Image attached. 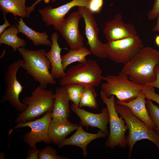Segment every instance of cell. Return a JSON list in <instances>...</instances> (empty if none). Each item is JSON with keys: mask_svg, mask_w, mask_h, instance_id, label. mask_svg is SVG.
I'll return each mask as SVG.
<instances>
[{"mask_svg": "<svg viewBox=\"0 0 159 159\" xmlns=\"http://www.w3.org/2000/svg\"><path fill=\"white\" fill-rule=\"evenodd\" d=\"M78 126L68 119L58 121L51 120L48 130L50 143L58 145L69 134L76 130Z\"/></svg>", "mask_w": 159, "mask_h": 159, "instance_id": "cell-18", "label": "cell"}, {"mask_svg": "<svg viewBox=\"0 0 159 159\" xmlns=\"http://www.w3.org/2000/svg\"><path fill=\"white\" fill-rule=\"evenodd\" d=\"M145 95L143 91L134 99L127 102H125L118 100L117 103L127 107L132 113L136 117L151 128L155 129V125L151 119L146 105Z\"/></svg>", "mask_w": 159, "mask_h": 159, "instance_id": "cell-20", "label": "cell"}, {"mask_svg": "<svg viewBox=\"0 0 159 159\" xmlns=\"http://www.w3.org/2000/svg\"><path fill=\"white\" fill-rule=\"evenodd\" d=\"M157 21L155 26L152 29L153 32H159V15L156 17Z\"/></svg>", "mask_w": 159, "mask_h": 159, "instance_id": "cell-36", "label": "cell"}, {"mask_svg": "<svg viewBox=\"0 0 159 159\" xmlns=\"http://www.w3.org/2000/svg\"><path fill=\"white\" fill-rule=\"evenodd\" d=\"M65 157L58 155L56 150L53 147L48 146L40 150L39 159H65Z\"/></svg>", "mask_w": 159, "mask_h": 159, "instance_id": "cell-28", "label": "cell"}, {"mask_svg": "<svg viewBox=\"0 0 159 159\" xmlns=\"http://www.w3.org/2000/svg\"><path fill=\"white\" fill-rule=\"evenodd\" d=\"M65 89L70 100L78 106L84 87L77 83H70L63 86Z\"/></svg>", "mask_w": 159, "mask_h": 159, "instance_id": "cell-26", "label": "cell"}, {"mask_svg": "<svg viewBox=\"0 0 159 159\" xmlns=\"http://www.w3.org/2000/svg\"><path fill=\"white\" fill-rule=\"evenodd\" d=\"M154 71L156 76L155 80L153 82L148 83L145 85L159 89V63L155 66Z\"/></svg>", "mask_w": 159, "mask_h": 159, "instance_id": "cell-33", "label": "cell"}, {"mask_svg": "<svg viewBox=\"0 0 159 159\" xmlns=\"http://www.w3.org/2000/svg\"><path fill=\"white\" fill-rule=\"evenodd\" d=\"M115 106L117 112L124 119L128 128L129 134L126 138L129 148V158L135 143L143 139H147L154 143L159 151V133L135 116L127 107L118 104L116 102Z\"/></svg>", "mask_w": 159, "mask_h": 159, "instance_id": "cell-3", "label": "cell"}, {"mask_svg": "<svg viewBox=\"0 0 159 159\" xmlns=\"http://www.w3.org/2000/svg\"><path fill=\"white\" fill-rule=\"evenodd\" d=\"M54 97L55 94L52 91L43 88L39 85L30 96L23 98L22 102L27 107L17 117L15 122L33 120L48 112H52Z\"/></svg>", "mask_w": 159, "mask_h": 159, "instance_id": "cell-4", "label": "cell"}, {"mask_svg": "<svg viewBox=\"0 0 159 159\" xmlns=\"http://www.w3.org/2000/svg\"><path fill=\"white\" fill-rule=\"evenodd\" d=\"M19 33L16 25H11L0 35V44H4L11 47L15 52L20 48L25 47L26 42L18 36Z\"/></svg>", "mask_w": 159, "mask_h": 159, "instance_id": "cell-23", "label": "cell"}, {"mask_svg": "<svg viewBox=\"0 0 159 159\" xmlns=\"http://www.w3.org/2000/svg\"><path fill=\"white\" fill-rule=\"evenodd\" d=\"M17 20L18 23H16L15 25L19 32L25 35L32 42L34 45H51L52 42L49 39L48 36L46 32H40L34 30L25 24L21 17L19 20Z\"/></svg>", "mask_w": 159, "mask_h": 159, "instance_id": "cell-21", "label": "cell"}, {"mask_svg": "<svg viewBox=\"0 0 159 159\" xmlns=\"http://www.w3.org/2000/svg\"><path fill=\"white\" fill-rule=\"evenodd\" d=\"M40 150L37 148L36 146L31 147L29 149L26 159H39Z\"/></svg>", "mask_w": 159, "mask_h": 159, "instance_id": "cell-32", "label": "cell"}, {"mask_svg": "<svg viewBox=\"0 0 159 159\" xmlns=\"http://www.w3.org/2000/svg\"><path fill=\"white\" fill-rule=\"evenodd\" d=\"M159 15V0H155L152 9L148 13L147 17L150 20L155 19Z\"/></svg>", "mask_w": 159, "mask_h": 159, "instance_id": "cell-31", "label": "cell"}, {"mask_svg": "<svg viewBox=\"0 0 159 159\" xmlns=\"http://www.w3.org/2000/svg\"><path fill=\"white\" fill-rule=\"evenodd\" d=\"M106 52L111 61L118 64H126L131 60L144 47L137 35L105 44Z\"/></svg>", "mask_w": 159, "mask_h": 159, "instance_id": "cell-8", "label": "cell"}, {"mask_svg": "<svg viewBox=\"0 0 159 159\" xmlns=\"http://www.w3.org/2000/svg\"><path fill=\"white\" fill-rule=\"evenodd\" d=\"M107 42L120 39L137 35L134 25L125 24L122 20L120 14L116 15L114 19L107 22L103 29Z\"/></svg>", "mask_w": 159, "mask_h": 159, "instance_id": "cell-15", "label": "cell"}, {"mask_svg": "<svg viewBox=\"0 0 159 159\" xmlns=\"http://www.w3.org/2000/svg\"><path fill=\"white\" fill-rule=\"evenodd\" d=\"M82 127L80 124L72 136L65 139L58 145L59 148L69 145L77 146L82 149L83 156L86 157L87 155V147L90 143L96 139L105 138L107 136L100 130L96 133L87 132L83 130Z\"/></svg>", "mask_w": 159, "mask_h": 159, "instance_id": "cell-16", "label": "cell"}, {"mask_svg": "<svg viewBox=\"0 0 159 159\" xmlns=\"http://www.w3.org/2000/svg\"><path fill=\"white\" fill-rule=\"evenodd\" d=\"M143 92L146 98L155 101L159 105V94H157L155 92L154 87L144 85L143 87Z\"/></svg>", "mask_w": 159, "mask_h": 159, "instance_id": "cell-29", "label": "cell"}, {"mask_svg": "<svg viewBox=\"0 0 159 159\" xmlns=\"http://www.w3.org/2000/svg\"><path fill=\"white\" fill-rule=\"evenodd\" d=\"M23 62V59H19L8 66L4 78L5 89L1 100V103L8 102L20 112L24 111L27 107L19 99L23 87L17 77L18 71Z\"/></svg>", "mask_w": 159, "mask_h": 159, "instance_id": "cell-9", "label": "cell"}, {"mask_svg": "<svg viewBox=\"0 0 159 159\" xmlns=\"http://www.w3.org/2000/svg\"><path fill=\"white\" fill-rule=\"evenodd\" d=\"M43 0H37L33 4H32L30 6L26 7V9L27 14L30 17V14L33 11L35 10V7L40 2H41ZM49 1V0H46ZM56 0H51L52 2H54L56 1ZM71 1L72 0H70Z\"/></svg>", "mask_w": 159, "mask_h": 159, "instance_id": "cell-34", "label": "cell"}, {"mask_svg": "<svg viewBox=\"0 0 159 159\" xmlns=\"http://www.w3.org/2000/svg\"><path fill=\"white\" fill-rule=\"evenodd\" d=\"M52 120L54 121L68 119L70 111V100L67 92L64 86L57 88L55 90Z\"/></svg>", "mask_w": 159, "mask_h": 159, "instance_id": "cell-19", "label": "cell"}, {"mask_svg": "<svg viewBox=\"0 0 159 159\" xmlns=\"http://www.w3.org/2000/svg\"><path fill=\"white\" fill-rule=\"evenodd\" d=\"M94 87H84L78 107L95 109L98 107L96 100L97 94Z\"/></svg>", "mask_w": 159, "mask_h": 159, "instance_id": "cell-25", "label": "cell"}, {"mask_svg": "<svg viewBox=\"0 0 159 159\" xmlns=\"http://www.w3.org/2000/svg\"><path fill=\"white\" fill-rule=\"evenodd\" d=\"M91 0H72L56 8L47 6L38 10L43 21L47 26L52 25L56 30L65 19L64 16L71 9L75 6L88 8Z\"/></svg>", "mask_w": 159, "mask_h": 159, "instance_id": "cell-13", "label": "cell"}, {"mask_svg": "<svg viewBox=\"0 0 159 159\" xmlns=\"http://www.w3.org/2000/svg\"><path fill=\"white\" fill-rule=\"evenodd\" d=\"M106 82L101 86V91L108 97L111 95L118 100L125 102L136 98L143 91V85L130 80L128 76L122 71L117 75H110L104 77Z\"/></svg>", "mask_w": 159, "mask_h": 159, "instance_id": "cell-6", "label": "cell"}, {"mask_svg": "<svg viewBox=\"0 0 159 159\" xmlns=\"http://www.w3.org/2000/svg\"><path fill=\"white\" fill-rule=\"evenodd\" d=\"M100 96L103 103L106 106L109 116L110 132L105 145L111 149L117 146L125 148L127 145L125 134L128 128L124 119L119 116L116 111L115 106V96L111 95L108 97L101 90Z\"/></svg>", "mask_w": 159, "mask_h": 159, "instance_id": "cell-7", "label": "cell"}, {"mask_svg": "<svg viewBox=\"0 0 159 159\" xmlns=\"http://www.w3.org/2000/svg\"><path fill=\"white\" fill-rule=\"evenodd\" d=\"M71 109L79 117L80 120V124L82 126L97 128L107 136L108 135L107 125L109 122V116L107 107L103 108L101 112L99 114L88 112L73 104L71 107Z\"/></svg>", "mask_w": 159, "mask_h": 159, "instance_id": "cell-14", "label": "cell"}, {"mask_svg": "<svg viewBox=\"0 0 159 159\" xmlns=\"http://www.w3.org/2000/svg\"><path fill=\"white\" fill-rule=\"evenodd\" d=\"M159 63V51L150 47H146L124 64L121 71L132 81L144 86L155 80L154 69Z\"/></svg>", "mask_w": 159, "mask_h": 159, "instance_id": "cell-1", "label": "cell"}, {"mask_svg": "<svg viewBox=\"0 0 159 159\" xmlns=\"http://www.w3.org/2000/svg\"><path fill=\"white\" fill-rule=\"evenodd\" d=\"M59 37L58 34L54 32L51 37L52 44L50 50L47 52V55L51 65L50 73L55 79L60 78L66 74L62 65L61 56V50L58 42Z\"/></svg>", "mask_w": 159, "mask_h": 159, "instance_id": "cell-17", "label": "cell"}, {"mask_svg": "<svg viewBox=\"0 0 159 159\" xmlns=\"http://www.w3.org/2000/svg\"><path fill=\"white\" fill-rule=\"evenodd\" d=\"M26 0H0V9L3 14L11 13L16 18L29 17L26 3Z\"/></svg>", "mask_w": 159, "mask_h": 159, "instance_id": "cell-22", "label": "cell"}, {"mask_svg": "<svg viewBox=\"0 0 159 159\" xmlns=\"http://www.w3.org/2000/svg\"><path fill=\"white\" fill-rule=\"evenodd\" d=\"M155 42L156 44L159 47V35L156 36L155 38Z\"/></svg>", "mask_w": 159, "mask_h": 159, "instance_id": "cell-37", "label": "cell"}, {"mask_svg": "<svg viewBox=\"0 0 159 159\" xmlns=\"http://www.w3.org/2000/svg\"><path fill=\"white\" fill-rule=\"evenodd\" d=\"M91 54L90 50L84 46L77 50H70L62 56V65L65 70L70 64L76 62L82 63L87 60L86 57Z\"/></svg>", "mask_w": 159, "mask_h": 159, "instance_id": "cell-24", "label": "cell"}, {"mask_svg": "<svg viewBox=\"0 0 159 159\" xmlns=\"http://www.w3.org/2000/svg\"><path fill=\"white\" fill-rule=\"evenodd\" d=\"M103 4V0H91L88 8L94 13H99Z\"/></svg>", "mask_w": 159, "mask_h": 159, "instance_id": "cell-30", "label": "cell"}, {"mask_svg": "<svg viewBox=\"0 0 159 159\" xmlns=\"http://www.w3.org/2000/svg\"><path fill=\"white\" fill-rule=\"evenodd\" d=\"M146 105L149 116L155 125V130L159 133V107L153 101L147 98Z\"/></svg>", "mask_w": 159, "mask_h": 159, "instance_id": "cell-27", "label": "cell"}, {"mask_svg": "<svg viewBox=\"0 0 159 159\" xmlns=\"http://www.w3.org/2000/svg\"><path fill=\"white\" fill-rule=\"evenodd\" d=\"M51 111L46 113L41 117L25 122L17 123L13 128L10 130L9 135L17 128L28 127L30 131L25 134L23 138L24 142L29 146H36L38 143L43 142L47 144L50 143L48 135L49 125L52 120Z\"/></svg>", "mask_w": 159, "mask_h": 159, "instance_id": "cell-10", "label": "cell"}, {"mask_svg": "<svg viewBox=\"0 0 159 159\" xmlns=\"http://www.w3.org/2000/svg\"><path fill=\"white\" fill-rule=\"evenodd\" d=\"M78 10L80 12L84 21L85 34L91 54L100 58H107L105 44L102 43L98 38L99 29L94 16V13L85 7L78 6Z\"/></svg>", "mask_w": 159, "mask_h": 159, "instance_id": "cell-11", "label": "cell"}, {"mask_svg": "<svg viewBox=\"0 0 159 159\" xmlns=\"http://www.w3.org/2000/svg\"><path fill=\"white\" fill-rule=\"evenodd\" d=\"M23 60L21 68L31 76L39 85L46 88L48 85H54L56 81L52 75L51 68L47 52L43 49L33 50L20 48L18 50Z\"/></svg>", "mask_w": 159, "mask_h": 159, "instance_id": "cell-2", "label": "cell"}, {"mask_svg": "<svg viewBox=\"0 0 159 159\" xmlns=\"http://www.w3.org/2000/svg\"><path fill=\"white\" fill-rule=\"evenodd\" d=\"M0 159H4L5 157V155L3 152H1L0 153Z\"/></svg>", "mask_w": 159, "mask_h": 159, "instance_id": "cell-38", "label": "cell"}, {"mask_svg": "<svg viewBox=\"0 0 159 159\" xmlns=\"http://www.w3.org/2000/svg\"><path fill=\"white\" fill-rule=\"evenodd\" d=\"M3 18L4 20V23L0 26V36L5 30L8 27H9L11 25L8 21L6 16V14H3Z\"/></svg>", "mask_w": 159, "mask_h": 159, "instance_id": "cell-35", "label": "cell"}, {"mask_svg": "<svg viewBox=\"0 0 159 159\" xmlns=\"http://www.w3.org/2000/svg\"><path fill=\"white\" fill-rule=\"evenodd\" d=\"M81 17L79 11L72 12L59 26L58 31L72 50H77L84 46L83 38L79 27Z\"/></svg>", "mask_w": 159, "mask_h": 159, "instance_id": "cell-12", "label": "cell"}, {"mask_svg": "<svg viewBox=\"0 0 159 159\" xmlns=\"http://www.w3.org/2000/svg\"><path fill=\"white\" fill-rule=\"evenodd\" d=\"M64 77L59 79L61 86L70 83H77L85 87H97L104 77L98 64L93 60H87L69 68Z\"/></svg>", "mask_w": 159, "mask_h": 159, "instance_id": "cell-5", "label": "cell"}]
</instances>
